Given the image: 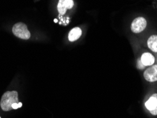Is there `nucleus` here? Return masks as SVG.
Here are the masks:
<instances>
[{"label": "nucleus", "mask_w": 157, "mask_h": 118, "mask_svg": "<svg viewBox=\"0 0 157 118\" xmlns=\"http://www.w3.org/2000/svg\"><path fill=\"white\" fill-rule=\"evenodd\" d=\"M17 103H19L17 91H6L2 97L0 106L4 111H9L13 110L12 105Z\"/></svg>", "instance_id": "nucleus-1"}, {"label": "nucleus", "mask_w": 157, "mask_h": 118, "mask_svg": "<svg viewBox=\"0 0 157 118\" xmlns=\"http://www.w3.org/2000/svg\"><path fill=\"white\" fill-rule=\"evenodd\" d=\"M12 32L15 36L23 40H28L31 38V33L28 30L27 25L22 22H18L13 25Z\"/></svg>", "instance_id": "nucleus-2"}, {"label": "nucleus", "mask_w": 157, "mask_h": 118, "mask_svg": "<svg viewBox=\"0 0 157 118\" xmlns=\"http://www.w3.org/2000/svg\"><path fill=\"white\" fill-rule=\"evenodd\" d=\"M147 25V20L143 17L136 18L131 24V30L133 33H139L146 29Z\"/></svg>", "instance_id": "nucleus-3"}, {"label": "nucleus", "mask_w": 157, "mask_h": 118, "mask_svg": "<svg viewBox=\"0 0 157 118\" xmlns=\"http://www.w3.org/2000/svg\"><path fill=\"white\" fill-rule=\"evenodd\" d=\"M74 6L73 0H59L57 4V10L59 14L63 15L67 9H71Z\"/></svg>", "instance_id": "nucleus-4"}, {"label": "nucleus", "mask_w": 157, "mask_h": 118, "mask_svg": "<svg viewBox=\"0 0 157 118\" xmlns=\"http://www.w3.org/2000/svg\"><path fill=\"white\" fill-rule=\"evenodd\" d=\"M145 105L152 115H157V93L152 95L146 102Z\"/></svg>", "instance_id": "nucleus-5"}, {"label": "nucleus", "mask_w": 157, "mask_h": 118, "mask_svg": "<svg viewBox=\"0 0 157 118\" xmlns=\"http://www.w3.org/2000/svg\"><path fill=\"white\" fill-rule=\"evenodd\" d=\"M145 79L150 82H154L157 81V65H153L147 69L144 73Z\"/></svg>", "instance_id": "nucleus-6"}, {"label": "nucleus", "mask_w": 157, "mask_h": 118, "mask_svg": "<svg viewBox=\"0 0 157 118\" xmlns=\"http://www.w3.org/2000/svg\"><path fill=\"white\" fill-rule=\"evenodd\" d=\"M82 31L80 28L76 27L71 29L68 36V39L70 42H74V41L77 40L78 38L82 36Z\"/></svg>", "instance_id": "nucleus-7"}, {"label": "nucleus", "mask_w": 157, "mask_h": 118, "mask_svg": "<svg viewBox=\"0 0 157 118\" xmlns=\"http://www.w3.org/2000/svg\"><path fill=\"white\" fill-rule=\"evenodd\" d=\"M141 61L145 67L152 65L154 63V57L150 53L145 52L142 55Z\"/></svg>", "instance_id": "nucleus-8"}, {"label": "nucleus", "mask_w": 157, "mask_h": 118, "mask_svg": "<svg viewBox=\"0 0 157 118\" xmlns=\"http://www.w3.org/2000/svg\"><path fill=\"white\" fill-rule=\"evenodd\" d=\"M147 45L150 50H151L154 52H157V36L153 35V36H150L147 40Z\"/></svg>", "instance_id": "nucleus-9"}, {"label": "nucleus", "mask_w": 157, "mask_h": 118, "mask_svg": "<svg viewBox=\"0 0 157 118\" xmlns=\"http://www.w3.org/2000/svg\"><path fill=\"white\" fill-rule=\"evenodd\" d=\"M22 106V103H13L12 105V109L13 110H16V109H18V108H21Z\"/></svg>", "instance_id": "nucleus-10"}, {"label": "nucleus", "mask_w": 157, "mask_h": 118, "mask_svg": "<svg viewBox=\"0 0 157 118\" xmlns=\"http://www.w3.org/2000/svg\"><path fill=\"white\" fill-rule=\"evenodd\" d=\"M137 67H138V68L141 69H142L144 68L145 66L142 64V61H141V59H140L139 61H138V62H137Z\"/></svg>", "instance_id": "nucleus-11"}, {"label": "nucleus", "mask_w": 157, "mask_h": 118, "mask_svg": "<svg viewBox=\"0 0 157 118\" xmlns=\"http://www.w3.org/2000/svg\"><path fill=\"white\" fill-rule=\"evenodd\" d=\"M0 118H1V117H0Z\"/></svg>", "instance_id": "nucleus-12"}]
</instances>
